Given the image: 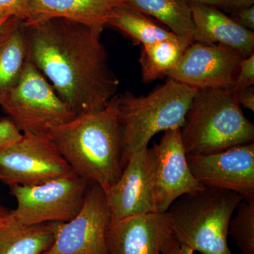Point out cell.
<instances>
[{
    "label": "cell",
    "instance_id": "cell-1",
    "mask_svg": "<svg viewBox=\"0 0 254 254\" xmlns=\"http://www.w3.org/2000/svg\"><path fill=\"white\" fill-rule=\"evenodd\" d=\"M26 24L30 61L76 117L103 109L117 95L103 29L63 18Z\"/></svg>",
    "mask_w": 254,
    "mask_h": 254
},
{
    "label": "cell",
    "instance_id": "cell-2",
    "mask_svg": "<svg viewBox=\"0 0 254 254\" xmlns=\"http://www.w3.org/2000/svg\"><path fill=\"white\" fill-rule=\"evenodd\" d=\"M73 173L107 190L123 173L118 95L103 109L76 117L47 135Z\"/></svg>",
    "mask_w": 254,
    "mask_h": 254
},
{
    "label": "cell",
    "instance_id": "cell-3",
    "mask_svg": "<svg viewBox=\"0 0 254 254\" xmlns=\"http://www.w3.org/2000/svg\"><path fill=\"white\" fill-rule=\"evenodd\" d=\"M197 91L168 78L145 95L128 91L118 95L123 168L132 155L149 147L159 132L181 128Z\"/></svg>",
    "mask_w": 254,
    "mask_h": 254
},
{
    "label": "cell",
    "instance_id": "cell-4",
    "mask_svg": "<svg viewBox=\"0 0 254 254\" xmlns=\"http://www.w3.org/2000/svg\"><path fill=\"white\" fill-rule=\"evenodd\" d=\"M187 155H206L254 141V125L234 89L197 91L181 128Z\"/></svg>",
    "mask_w": 254,
    "mask_h": 254
},
{
    "label": "cell",
    "instance_id": "cell-5",
    "mask_svg": "<svg viewBox=\"0 0 254 254\" xmlns=\"http://www.w3.org/2000/svg\"><path fill=\"white\" fill-rule=\"evenodd\" d=\"M242 200L235 192L204 187L177 198L165 213L174 236L194 252L233 254L229 225Z\"/></svg>",
    "mask_w": 254,
    "mask_h": 254
},
{
    "label": "cell",
    "instance_id": "cell-6",
    "mask_svg": "<svg viewBox=\"0 0 254 254\" xmlns=\"http://www.w3.org/2000/svg\"><path fill=\"white\" fill-rule=\"evenodd\" d=\"M0 106L23 134L47 136L53 127L76 117L30 60Z\"/></svg>",
    "mask_w": 254,
    "mask_h": 254
},
{
    "label": "cell",
    "instance_id": "cell-7",
    "mask_svg": "<svg viewBox=\"0 0 254 254\" xmlns=\"http://www.w3.org/2000/svg\"><path fill=\"white\" fill-rule=\"evenodd\" d=\"M90 185L71 172L36 186L11 187L17 205L7 223L28 226L70 221L81 210Z\"/></svg>",
    "mask_w": 254,
    "mask_h": 254
},
{
    "label": "cell",
    "instance_id": "cell-8",
    "mask_svg": "<svg viewBox=\"0 0 254 254\" xmlns=\"http://www.w3.org/2000/svg\"><path fill=\"white\" fill-rule=\"evenodd\" d=\"M73 172L53 141L45 135L23 134L0 149V182L13 186H36Z\"/></svg>",
    "mask_w": 254,
    "mask_h": 254
},
{
    "label": "cell",
    "instance_id": "cell-9",
    "mask_svg": "<svg viewBox=\"0 0 254 254\" xmlns=\"http://www.w3.org/2000/svg\"><path fill=\"white\" fill-rule=\"evenodd\" d=\"M110 222L105 190L91 184L80 211L62 223L55 242L43 254H108L106 233Z\"/></svg>",
    "mask_w": 254,
    "mask_h": 254
},
{
    "label": "cell",
    "instance_id": "cell-10",
    "mask_svg": "<svg viewBox=\"0 0 254 254\" xmlns=\"http://www.w3.org/2000/svg\"><path fill=\"white\" fill-rule=\"evenodd\" d=\"M155 161L156 155L153 147L136 152L127 161L118 181L105 190L110 223L157 213L154 191Z\"/></svg>",
    "mask_w": 254,
    "mask_h": 254
},
{
    "label": "cell",
    "instance_id": "cell-11",
    "mask_svg": "<svg viewBox=\"0 0 254 254\" xmlns=\"http://www.w3.org/2000/svg\"><path fill=\"white\" fill-rule=\"evenodd\" d=\"M244 57L222 45L190 43L167 78L195 89H234Z\"/></svg>",
    "mask_w": 254,
    "mask_h": 254
},
{
    "label": "cell",
    "instance_id": "cell-12",
    "mask_svg": "<svg viewBox=\"0 0 254 254\" xmlns=\"http://www.w3.org/2000/svg\"><path fill=\"white\" fill-rule=\"evenodd\" d=\"M190 171L203 187L235 192L254 200V143L206 155H187Z\"/></svg>",
    "mask_w": 254,
    "mask_h": 254
},
{
    "label": "cell",
    "instance_id": "cell-13",
    "mask_svg": "<svg viewBox=\"0 0 254 254\" xmlns=\"http://www.w3.org/2000/svg\"><path fill=\"white\" fill-rule=\"evenodd\" d=\"M156 155L154 191L157 213H165L182 195L204 188L197 181L187 163L180 128L164 132L153 143Z\"/></svg>",
    "mask_w": 254,
    "mask_h": 254
},
{
    "label": "cell",
    "instance_id": "cell-14",
    "mask_svg": "<svg viewBox=\"0 0 254 254\" xmlns=\"http://www.w3.org/2000/svg\"><path fill=\"white\" fill-rule=\"evenodd\" d=\"M171 231L166 213H150L110 223L106 233L108 254H161Z\"/></svg>",
    "mask_w": 254,
    "mask_h": 254
},
{
    "label": "cell",
    "instance_id": "cell-15",
    "mask_svg": "<svg viewBox=\"0 0 254 254\" xmlns=\"http://www.w3.org/2000/svg\"><path fill=\"white\" fill-rule=\"evenodd\" d=\"M194 26L193 40L203 45H222L237 50L244 58L254 54V32L236 22L222 10L190 4Z\"/></svg>",
    "mask_w": 254,
    "mask_h": 254
},
{
    "label": "cell",
    "instance_id": "cell-16",
    "mask_svg": "<svg viewBox=\"0 0 254 254\" xmlns=\"http://www.w3.org/2000/svg\"><path fill=\"white\" fill-rule=\"evenodd\" d=\"M123 0H29L26 23L63 18L104 30L113 10Z\"/></svg>",
    "mask_w": 254,
    "mask_h": 254
},
{
    "label": "cell",
    "instance_id": "cell-17",
    "mask_svg": "<svg viewBox=\"0 0 254 254\" xmlns=\"http://www.w3.org/2000/svg\"><path fill=\"white\" fill-rule=\"evenodd\" d=\"M28 60L26 22L10 16L0 28V103L19 80Z\"/></svg>",
    "mask_w": 254,
    "mask_h": 254
},
{
    "label": "cell",
    "instance_id": "cell-18",
    "mask_svg": "<svg viewBox=\"0 0 254 254\" xmlns=\"http://www.w3.org/2000/svg\"><path fill=\"white\" fill-rule=\"evenodd\" d=\"M63 222L6 224L0 229V254H43L55 242Z\"/></svg>",
    "mask_w": 254,
    "mask_h": 254
},
{
    "label": "cell",
    "instance_id": "cell-19",
    "mask_svg": "<svg viewBox=\"0 0 254 254\" xmlns=\"http://www.w3.org/2000/svg\"><path fill=\"white\" fill-rule=\"evenodd\" d=\"M123 6L153 16L177 36L193 43L191 10L184 0H123Z\"/></svg>",
    "mask_w": 254,
    "mask_h": 254
},
{
    "label": "cell",
    "instance_id": "cell-20",
    "mask_svg": "<svg viewBox=\"0 0 254 254\" xmlns=\"http://www.w3.org/2000/svg\"><path fill=\"white\" fill-rule=\"evenodd\" d=\"M192 42L177 37L141 46L139 62L142 80L150 83L167 77Z\"/></svg>",
    "mask_w": 254,
    "mask_h": 254
},
{
    "label": "cell",
    "instance_id": "cell-21",
    "mask_svg": "<svg viewBox=\"0 0 254 254\" xmlns=\"http://www.w3.org/2000/svg\"><path fill=\"white\" fill-rule=\"evenodd\" d=\"M106 26L118 30L130 38L133 44L141 46L180 37L162 27L147 15L123 5L113 10Z\"/></svg>",
    "mask_w": 254,
    "mask_h": 254
},
{
    "label": "cell",
    "instance_id": "cell-22",
    "mask_svg": "<svg viewBox=\"0 0 254 254\" xmlns=\"http://www.w3.org/2000/svg\"><path fill=\"white\" fill-rule=\"evenodd\" d=\"M229 225L228 235L242 254H254V200H242Z\"/></svg>",
    "mask_w": 254,
    "mask_h": 254
},
{
    "label": "cell",
    "instance_id": "cell-23",
    "mask_svg": "<svg viewBox=\"0 0 254 254\" xmlns=\"http://www.w3.org/2000/svg\"><path fill=\"white\" fill-rule=\"evenodd\" d=\"M254 84V54L244 58L241 62L234 90L243 89Z\"/></svg>",
    "mask_w": 254,
    "mask_h": 254
},
{
    "label": "cell",
    "instance_id": "cell-24",
    "mask_svg": "<svg viewBox=\"0 0 254 254\" xmlns=\"http://www.w3.org/2000/svg\"><path fill=\"white\" fill-rule=\"evenodd\" d=\"M22 137L23 133L9 118L0 120V149L19 141Z\"/></svg>",
    "mask_w": 254,
    "mask_h": 254
},
{
    "label": "cell",
    "instance_id": "cell-25",
    "mask_svg": "<svg viewBox=\"0 0 254 254\" xmlns=\"http://www.w3.org/2000/svg\"><path fill=\"white\" fill-rule=\"evenodd\" d=\"M29 0H0V12L16 16L26 21Z\"/></svg>",
    "mask_w": 254,
    "mask_h": 254
},
{
    "label": "cell",
    "instance_id": "cell-26",
    "mask_svg": "<svg viewBox=\"0 0 254 254\" xmlns=\"http://www.w3.org/2000/svg\"><path fill=\"white\" fill-rule=\"evenodd\" d=\"M161 254H195V252L177 240L170 231L164 241Z\"/></svg>",
    "mask_w": 254,
    "mask_h": 254
},
{
    "label": "cell",
    "instance_id": "cell-27",
    "mask_svg": "<svg viewBox=\"0 0 254 254\" xmlns=\"http://www.w3.org/2000/svg\"><path fill=\"white\" fill-rule=\"evenodd\" d=\"M230 14V16L241 26L254 31V5L235 10Z\"/></svg>",
    "mask_w": 254,
    "mask_h": 254
},
{
    "label": "cell",
    "instance_id": "cell-28",
    "mask_svg": "<svg viewBox=\"0 0 254 254\" xmlns=\"http://www.w3.org/2000/svg\"><path fill=\"white\" fill-rule=\"evenodd\" d=\"M237 101L241 107L254 112V88L253 86L235 91Z\"/></svg>",
    "mask_w": 254,
    "mask_h": 254
},
{
    "label": "cell",
    "instance_id": "cell-29",
    "mask_svg": "<svg viewBox=\"0 0 254 254\" xmlns=\"http://www.w3.org/2000/svg\"><path fill=\"white\" fill-rule=\"evenodd\" d=\"M223 11L231 13L235 10L254 5V0H223Z\"/></svg>",
    "mask_w": 254,
    "mask_h": 254
},
{
    "label": "cell",
    "instance_id": "cell-30",
    "mask_svg": "<svg viewBox=\"0 0 254 254\" xmlns=\"http://www.w3.org/2000/svg\"><path fill=\"white\" fill-rule=\"evenodd\" d=\"M188 4H198L209 5V6H215L218 9H224V1L223 0H184Z\"/></svg>",
    "mask_w": 254,
    "mask_h": 254
},
{
    "label": "cell",
    "instance_id": "cell-31",
    "mask_svg": "<svg viewBox=\"0 0 254 254\" xmlns=\"http://www.w3.org/2000/svg\"><path fill=\"white\" fill-rule=\"evenodd\" d=\"M11 210L0 205V229L5 226L7 224Z\"/></svg>",
    "mask_w": 254,
    "mask_h": 254
},
{
    "label": "cell",
    "instance_id": "cell-32",
    "mask_svg": "<svg viewBox=\"0 0 254 254\" xmlns=\"http://www.w3.org/2000/svg\"><path fill=\"white\" fill-rule=\"evenodd\" d=\"M11 16V15L0 12V28L6 22V20Z\"/></svg>",
    "mask_w": 254,
    "mask_h": 254
}]
</instances>
